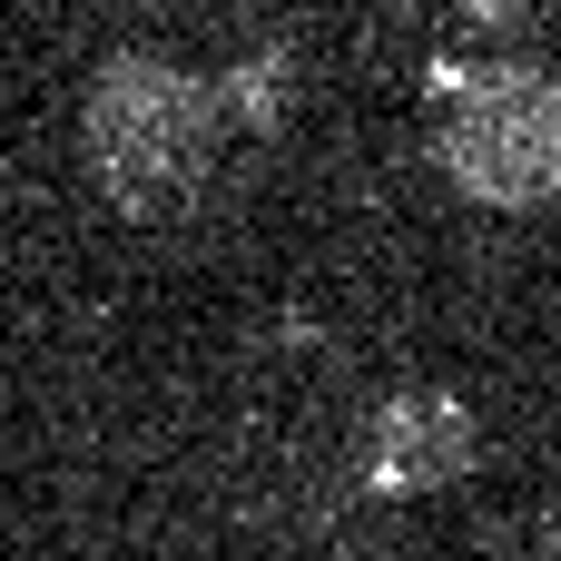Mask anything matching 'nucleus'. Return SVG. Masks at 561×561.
<instances>
[{"label":"nucleus","instance_id":"nucleus-1","mask_svg":"<svg viewBox=\"0 0 561 561\" xmlns=\"http://www.w3.org/2000/svg\"><path fill=\"white\" fill-rule=\"evenodd\" d=\"M79 148H89V178L108 187L118 217H178L207 197L217 178V148H227V118H217V89L158 49H118L99 79H89V108H79Z\"/></svg>","mask_w":561,"mask_h":561},{"label":"nucleus","instance_id":"nucleus-2","mask_svg":"<svg viewBox=\"0 0 561 561\" xmlns=\"http://www.w3.org/2000/svg\"><path fill=\"white\" fill-rule=\"evenodd\" d=\"M434 158L473 207H552L561 197V79L493 59L434 69Z\"/></svg>","mask_w":561,"mask_h":561},{"label":"nucleus","instance_id":"nucleus-3","mask_svg":"<svg viewBox=\"0 0 561 561\" xmlns=\"http://www.w3.org/2000/svg\"><path fill=\"white\" fill-rule=\"evenodd\" d=\"M483 463V424L463 394H394L365 424V483L375 493H444Z\"/></svg>","mask_w":561,"mask_h":561},{"label":"nucleus","instance_id":"nucleus-4","mask_svg":"<svg viewBox=\"0 0 561 561\" xmlns=\"http://www.w3.org/2000/svg\"><path fill=\"white\" fill-rule=\"evenodd\" d=\"M217 89V118H247V128H276L286 118V89H296V59L286 49H247L227 79H207Z\"/></svg>","mask_w":561,"mask_h":561},{"label":"nucleus","instance_id":"nucleus-5","mask_svg":"<svg viewBox=\"0 0 561 561\" xmlns=\"http://www.w3.org/2000/svg\"><path fill=\"white\" fill-rule=\"evenodd\" d=\"M454 10H463V20H483V30H513L533 0H454Z\"/></svg>","mask_w":561,"mask_h":561},{"label":"nucleus","instance_id":"nucleus-6","mask_svg":"<svg viewBox=\"0 0 561 561\" xmlns=\"http://www.w3.org/2000/svg\"><path fill=\"white\" fill-rule=\"evenodd\" d=\"M523 561H561V503H552V513H542V533L523 542Z\"/></svg>","mask_w":561,"mask_h":561}]
</instances>
